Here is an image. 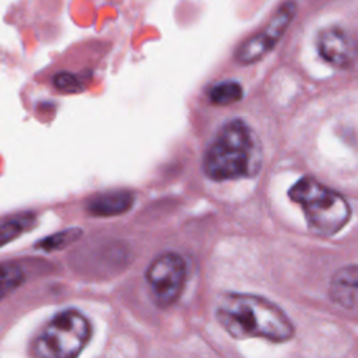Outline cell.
I'll list each match as a JSON object with an SVG mask.
<instances>
[{"label":"cell","mask_w":358,"mask_h":358,"mask_svg":"<svg viewBox=\"0 0 358 358\" xmlns=\"http://www.w3.org/2000/svg\"><path fill=\"white\" fill-rule=\"evenodd\" d=\"M134 201V196L130 192H106L92 196L87 201V211L98 217H110L123 214Z\"/></svg>","instance_id":"obj_9"},{"label":"cell","mask_w":358,"mask_h":358,"mask_svg":"<svg viewBox=\"0 0 358 358\" xmlns=\"http://www.w3.org/2000/svg\"><path fill=\"white\" fill-rule=\"evenodd\" d=\"M288 194L302 207L308 225L316 234L331 236L341 231L351 217L347 200L310 176L301 178Z\"/></svg>","instance_id":"obj_3"},{"label":"cell","mask_w":358,"mask_h":358,"mask_svg":"<svg viewBox=\"0 0 358 358\" xmlns=\"http://www.w3.org/2000/svg\"><path fill=\"white\" fill-rule=\"evenodd\" d=\"M34 221L32 214H18L0 221V248L31 229Z\"/></svg>","instance_id":"obj_10"},{"label":"cell","mask_w":358,"mask_h":358,"mask_svg":"<svg viewBox=\"0 0 358 358\" xmlns=\"http://www.w3.org/2000/svg\"><path fill=\"white\" fill-rule=\"evenodd\" d=\"M243 96L242 85L236 81H222L211 87L208 98L214 105L225 106L238 102Z\"/></svg>","instance_id":"obj_11"},{"label":"cell","mask_w":358,"mask_h":358,"mask_svg":"<svg viewBox=\"0 0 358 358\" xmlns=\"http://www.w3.org/2000/svg\"><path fill=\"white\" fill-rule=\"evenodd\" d=\"M53 83L57 90L64 91V92H77L81 90L78 77L71 73H67V71H62V73L56 74Z\"/></svg>","instance_id":"obj_14"},{"label":"cell","mask_w":358,"mask_h":358,"mask_svg":"<svg viewBox=\"0 0 358 358\" xmlns=\"http://www.w3.org/2000/svg\"><path fill=\"white\" fill-rule=\"evenodd\" d=\"M262 151L253 130L239 119L224 124L204 154L203 168L213 180L248 178L257 172Z\"/></svg>","instance_id":"obj_2"},{"label":"cell","mask_w":358,"mask_h":358,"mask_svg":"<svg viewBox=\"0 0 358 358\" xmlns=\"http://www.w3.org/2000/svg\"><path fill=\"white\" fill-rule=\"evenodd\" d=\"M296 14V3L292 0L284 1L264 25V28L256 35L245 41L236 50V60L242 64H250L262 59L280 41L282 34L289 27Z\"/></svg>","instance_id":"obj_6"},{"label":"cell","mask_w":358,"mask_h":358,"mask_svg":"<svg viewBox=\"0 0 358 358\" xmlns=\"http://www.w3.org/2000/svg\"><path fill=\"white\" fill-rule=\"evenodd\" d=\"M83 231L78 228H70V229H64L60 231L57 234H53L45 239H42L41 242H38L36 248H41L43 250H59L66 248L67 245L73 243L74 241H77L81 236Z\"/></svg>","instance_id":"obj_13"},{"label":"cell","mask_w":358,"mask_h":358,"mask_svg":"<svg viewBox=\"0 0 358 358\" xmlns=\"http://www.w3.org/2000/svg\"><path fill=\"white\" fill-rule=\"evenodd\" d=\"M329 295L337 305L358 313V266L337 270L330 280Z\"/></svg>","instance_id":"obj_8"},{"label":"cell","mask_w":358,"mask_h":358,"mask_svg":"<svg viewBox=\"0 0 358 358\" xmlns=\"http://www.w3.org/2000/svg\"><path fill=\"white\" fill-rule=\"evenodd\" d=\"M145 278L155 303L159 306L175 303L182 294L186 278L183 257L175 252L159 255L148 266Z\"/></svg>","instance_id":"obj_5"},{"label":"cell","mask_w":358,"mask_h":358,"mask_svg":"<svg viewBox=\"0 0 358 358\" xmlns=\"http://www.w3.org/2000/svg\"><path fill=\"white\" fill-rule=\"evenodd\" d=\"M90 323L84 315L67 309L45 326L34 343V354L45 358H71L81 352L90 338Z\"/></svg>","instance_id":"obj_4"},{"label":"cell","mask_w":358,"mask_h":358,"mask_svg":"<svg viewBox=\"0 0 358 358\" xmlns=\"http://www.w3.org/2000/svg\"><path fill=\"white\" fill-rule=\"evenodd\" d=\"M24 281L22 270L11 263H0V299L18 288Z\"/></svg>","instance_id":"obj_12"},{"label":"cell","mask_w":358,"mask_h":358,"mask_svg":"<svg viewBox=\"0 0 358 358\" xmlns=\"http://www.w3.org/2000/svg\"><path fill=\"white\" fill-rule=\"evenodd\" d=\"M217 319L236 338L260 337L282 343L294 336L289 317L277 305L257 295H224L217 306Z\"/></svg>","instance_id":"obj_1"},{"label":"cell","mask_w":358,"mask_h":358,"mask_svg":"<svg viewBox=\"0 0 358 358\" xmlns=\"http://www.w3.org/2000/svg\"><path fill=\"white\" fill-rule=\"evenodd\" d=\"M317 50L322 59L338 69L351 67L358 59V43L341 27H329L317 35Z\"/></svg>","instance_id":"obj_7"}]
</instances>
